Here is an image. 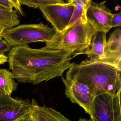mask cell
Masks as SVG:
<instances>
[{
  "mask_svg": "<svg viewBox=\"0 0 121 121\" xmlns=\"http://www.w3.org/2000/svg\"><path fill=\"white\" fill-rule=\"evenodd\" d=\"M74 54L46 46L36 49L26 45L12 47L8 62L14 78L20 82L36 85L62 76L69 69Z\"/></svg>",
  "mask_w": 121,
  "mask_h": 121,
  "instance_id": "obj_1",
  "label": "cell"
},
{
  "mask_svg": "<svg viewBox=\"0 0 121 121\" xmlns=\"http://www.w3.org/2000/svg\"><path fill=\"white\" fill-rule=\"evenodd\" d=\"M121 72L111 66L87 59L79 64L71 63L66 77L87 86L96 97L121 93Z\"/></svg>",
  "mask_w": 121,
  "mask_h": 121,
  "instance_id": "obj_2",
  "label": "cell"
},
{
  "mask_svg": "<svg viewBox=\"0 0 121 121\" xmlns=\"http://www.w3.org/2000/svg\"><path fill=\"white\" fill-rule=\"evenodd\" d=\"M96 32L90 22L80 23L61 32H56L46 46L53 50L81 53L89 48Z\"/></svg>",
  "mask_w": 121,
  "mask_h": 121,
  "instance_id": "obj_3",
  "label": "cell"
},
{
  "mask_svg": "<svg viewBox=\"0 0 121 121\" xmlns=\"http://www.w3.org/2000/svg\"><path fill=\"white\" fill-rule=\"evenodd\" d=\"M56 32L53 27L42 23L21 25L5 30L1 38L14 47L25 46L37 42H47L53 37Z\"/></svg>",
  "mask_w": 121,
  "mask_h": 121,
  "instance_id": "obj_4",
  "label": "cell"
},
{
  "mask_svg": "<svg viewBox=\"0 0 121 121\" xmlns=\"http://www.w3.org/2000/svg\"><path fill=\"white\" fill-rule=\"evenodd\" d=\"M121 93L96 96L91 110V121H121Z\"/></svg>",
  "mask_w": 121,
  "mask_h": 121,
  "instance_id": "obj_5",
  "label": "cell"
},
{
  "mask_svg": "<svg viewBox=\"0 0 121 121\" xmlns=\"http://www.w3.org/2000/svg\"><path fill=\"white\" fill-rule=\"evenodd\" d=\"M65 86V92L67 97L73 103L82 108L89 115L95 96L86 85L66 77H62Z\"/></svg>",
  "mask_w": 121,
  "mask_h": 121,
  "instance_id": "obj_6",
  "label": "cell"
},
{
  "mask_svg": "<svg viewBox=\"0 0 121 121\" xmlns=\"http://www.w3.org/2000/svg\"><path fill=\"white\" fill-rule=\"evenodd\" d=\"M32 109L29 100L0 95V121H17Z\"/></svg>",
  "mask_w": 121,
  "mask_h": 121,
  "instance_id": "obj_7",
  "label": "cell"
},
{
  "mask_svg": "<svg viewBox=\"0 0 121 121\" xmlns=\"http://www.w3.org/2000/svg\"><path fill=\"white\" fill-rule=\"evenodd\" d=\"M47 20L58 32L64 31L71 18L74 6L67 2L63 4L41 6L39 8Z\"/></svg>",
  "mask_w": 121,
  "mask_h": 121,
  "instance_id": "obj_8",
  "label": "cell"
},
{
  "mask_svg": "<svg viewBox=\"0 0 121 121\" xmlns=\"http://www.w3.org/2000/svg\"><path fill=\"white\" fill-rule=\"evenodd\" d=\"M105 2L97 3L91 1L86 12V17L96 32L107 34L111 29L114 14L106 7Z\"/></svg>",
  "mask_w": 121,
  "mask_h": 121,
  "instance_id": "obj_9",
  "label": "cell"
},
{
  "mask_svg": "<svg viewBox=\"0 0 121 121\" xmlns=\"http://www.w3.org/2000/svg\"><path fill=\"white\" fill-rule=\"evenodd\" d=\"M99 63L111 66L121 71V31L117 29L107 41L103 58Z\"/></svg>",
  "mask_w": 121,
  "mask_h": 121,
  "instance_id": "obj_10",
  "label": "cell"
},
{
  "mask_svg": "<svg viewBox=\"0 0 121 121\" xmlns=\"http://www.w3.org/2000/svg\"><path fill=\"white\" fill-rule=\"evenodd\" d=\"M106 33L96 32L91 41V48L86 49L80 53L73 54L72 58L81 54L87 56L90 61L92 62H99L103 58L107 43Z\"/></svg>",
  "mask_w": 121,
  "mask_h": 121,
  "instance_id": "obj_11",
  "label": "cell"
},
{
  "mask_svg": "<svg viewBox=\"0 0 121 121\" xmlns=\"http://www.w3.org/2000/svg\"><path fill=\"white\" fill-rule=\"evenodd\" d=\"M31 103L32 110L37 121H71L53 108L39 106L34 99Z\"/></svg>",
  "mask_w": 121,
  "mask_h": 121,
  "instance_id": "obj_12",
  "label": "cell"
},
{
  "mask_svg": "<svg viewBox=\"0 0 121 121\" xmlns=\"http://www.w3.org/2000/svg\"><path fill=\"white\" fill-rule=\"evenodd\" d=\"M91 0H69L67 2L74 6L71 18L66 29H69L80 23H87L86 12Z\"/></svg>",
  "mask_w": 121,
  "mask_h": 121,
  "instance_id": "obj_13",
  "label": "cell"
},
{
  "mask_svg": "<svg viewBox=\"0 0 121 121\" xmlns=\"http://www.w3.org/2000/svg\"><path fill=\"white\" fill-rule=\"evenodd\" d=\"M14 79L12 72L0 69V95L11 96L13 92L17 90L18 84Z\"/></svg>",
  "mask_w": 121,
  "mask_h": 121,
  "instance_id": "obj_14",
  "label": "cell"
},
{
  "mask_svg": "<svg viewBox=\"0 0 121 121\" xmlns=\"http://www.w3.org/2000/svg\"><path fill=\"white\" fill-rule=\"evenodd\" d=\"M20 23L15 10L7 11L0 9V25L5 30L13 28Z\"/></svg>",
  "mask_w": 121,
  "mask_h": 121,
  "instance_id": "obj_15",
  "label": "cell"
},
{
  "mask_svg": "<svg viewBox=\"0 0 121 121\" xmlns=\"http://www.w3.org/2000/svg\"><path fill=\"white\" fill-rule=\"evenodd\" d=\"M21 4L34 8L41 6L65 3L63 0H20Z\"/></svg>",
  "mask_w": 121,
  "mask_h": 121,
  "instance_id": "obj_16",
  "label": "cell"
},
{
  "mask_svg": "<svg viewBox=\"0 0 121 121\" xmlns=\"http://www.w3.org/2000/svg\"><path fill=\"white\" fill-rule=\"evenodd\" d=\"M12 48V47L4 39L0 38V55H4L6 52L10 51Z\"/></svg>",
  "mask_w": 121,
  "mask_h": 121,
  "instance_id": "obj_17",
  "label": "cell"
},
{
  "mask_svg": "<svg viewBox=\"0 0 121 121\" xmlns=\"http://www.w3.org/2000/svg\"><path fill=\"white\" fill-rule=\"evenodd\" d=\"M13 8L15 9L16 12L22 16H25V14L22 7V4L20 0H10Z\"/></svg>",
  "mask_w": 121,
  "mask_h": 121,
  "instance_id": "obj_18",
  "label": "cell"
},
{
  "mask_svg": "<svg viewBox=\"0 0 121 121\" xmlns=\"http://www.w3.org/2000/svg\"><path fill=\"white\" fill-rule=\"evenodd\" d=\"M121 13L114 14V16L111 22V27H121Z\"/></svg>",
  "mask_w": 121,
  "mask_h": 121,
  "instance_id": "obj_19",
  "label": "cell"
},
{
  "mask_svg": "<svg viewBox=\"0 0 121 121\" xmlns=\"http://www.w3.org/2000/svg\"><path fill=\"white\" fill-rule=\"evenodd\" d=\"M17 121H37L35 117L32 110H31L27 114Z\"/></svg>",
  "mask_w": 121,
  "mask_h": 121,
  "instance_id": "obj_20",
  "label": "cell"
},
{
  "mask_svg": "<svg viewBox=\"0 0 121 121\" xmlns=\"http://www.w3.org/2000/svg\"><path fill=\"white\" fill-rule=\"evenodd\" d=\"M8 56L5 54L0 55V65L8 62Z\"/></svg>",
  "mask_w": 121,
  "mask_h": 121,
  "instance_id": "obj_21",
  "label": "cell"
},
{
  "mask_svg": "<svg viewBox=\"0 0 121 121\" xmlns=\"http://www.w3.org/2000/svg\"><path fill=\"white\" fill-rule=\"evenodd\" d=\"M5 29L3 27L0 25V38H1V35Z\"/></svg>",
  "mask_w": 121,
  "mask_h": 121,
  "instance_id": "obj_22",
  "label": "cell"
},
{
  "mask_svg": "<svg viewBox=\"0 0 121 121\" xmlns=\"http://www.w3.org/2000/svg\"><path fill=\"white\" fill-rule=\"evenodd\" d=\"M78 121H91L90 120H87L86 119H85L84 118H80V119Z\"/></svg>",
  "mask_w": 121,
  "mask_h": 121,
  "instance_id": "obj_23",
  "label": "cell"
}]
</instances>
